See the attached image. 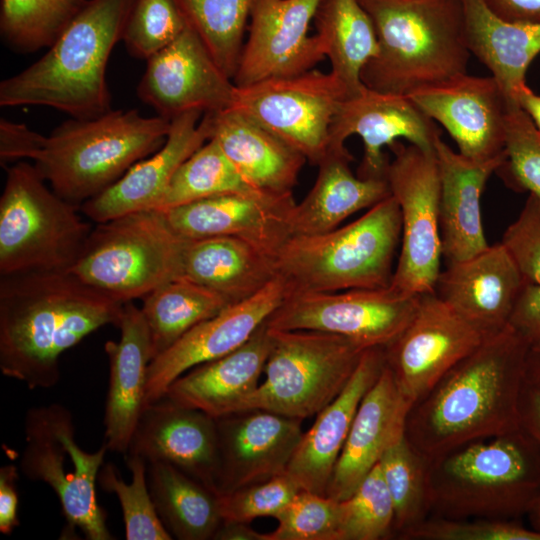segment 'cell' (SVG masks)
I'll return each mask as SVG.
<instances>
[{"instance_id": "cell-22", "label": "cell", "mask_w": 540, "mask_h": 540, "mask_svg": "<svg viewBox=\"0 0 540 540\" xmlns=\"http://www.w3.org/2000/svg\"><path fill=\"white\" fill-rule=\"evenodd\" d=\"M215 419L219 495L284 474L304 433L302 419L266 410L241 411Z\"/></svg>"}, {"instance_id": "cell-46", "label": "cell", "mask_w": 540, "mask_h": 540, "mask_svg": "<svg viewBox=\"0 0 540 540\" xmlns=\"http://www.w3.org/2000/svg\"><path fill=\"white\" fill-rule=\"evenodd\" d=\"M275 519L263 540H339L340 501L301 489Z\"/></svg>"}, {"instance_id": "cell-51", "label": "cell", "mask_w": 540, "mask_h": 540, "mask_svg": "<svg viewBox=\"0 0 540 540\" xmlns=\"http://www.w3.org/2000/svg\"><path fill=\"white\" fill-rule=\"evenodd\" d=\"M509 325L530 345L540 340V283L523 286Z\"/></svg>"}, {"instance_id": "cell-38", "label": "cell", "mask_w": 540, "mask_h": 540, "mask_svg": "<svg viewBox=\"0 0 540 540\" xmlns=\"http://www.w3.org/2000/svg\"><path fill=\"white\" fill-rule=\"evenodd\" d=\"M260 192L242 177L218 143L209 139L176 170L157 209L222 194Z\"/></svg>"}, {"instance_id": "cell-3", "label": "cell", "mask_w": 540, "mask_h": 540, "mask_svg": "<svg viewBox=\"0 0 540 540\" xmlns=\"http://www.w3.org/2000/svg\"><path fill=\"white\" fill-rule=\"evenodd\" d=\"M135 0H89L36 62L0 83V105L46 106L76 119L111 109L106 69Z\"/></svg>"}, {"instance_id": "cell-16", "label": "cell", "mask_w": 540, "mask_h": 540, "mask_svg": "<svg viewBox=\"0 0 540 540\" xmlns=\"http://www.w3.org/2000/svg\"><path fill=\"white\" fill-rule=\"evenodd\" d=\"M237 87L217 65L189 25L178 38L147 60L137 95L163 118L198 110L234 108Z\"/></svg>"}, {"instance_id": "cell-58", "label": "cell", "mask_w": 540, "mask_h": 540, "mask_svg": "<svg viewBox=\"0 0 540 540\" xmlns=\"http://www.w3.org/2000/svg\"><path fill=\"white\" fill-rule=\"evenodd\" d=\"M526 516L528 517L530 528L540 533V492L532 501Z\"/></svg>"}, {"instance_id": "cell-1", "label": "cell", "mask_w": 540, "mask_h": 540, "mask_svg": "<svg viewBox=\"0 0 540 540\" xmlns=\"http://www.w3.org/2000/svg\"><path fill=\"white\" fill-rule=\"evenodd\" d=\"M124 303L69 271L0 276V370L29 389L60 380V357L97 329L119 327Z\"/></svg>"}, {"instance_id": "cell-4", "label": "cell", "mask_w": 540, "mask_h": 540, "mask_svg": "<svg viewBox=\"0 0 540 540\" xmlns=\"http://www.w3.org/2000/svg\"><path fill=\"white\" fill-rule=\"evenodd\" d=\"M378 53L362 69L369 89L409 95L467 73L461 0H359Z\"/></svg>"}, {"instance_id": "cell-40", "label": "cell", "mask_w": 540, "mask_h": 540, "mask_svg": "<svg viewBox=\"0 0 540 540\" xmlns=\"http://www.w3.org/2000/svg\"><path fill=\"white\" fill-rule=\"evenodd\" d=\"M88 1L1 0V37L17 53L48 48Z\"/></svg>"}, {"instance_id": "cell-44", "label": "cell", "mask_w": 540, "mask_h": 540, "mask_svg": "<svg viewBox=\"0 0 540 540\" xmlns=\"http://www.w3.org/2000/svg\"><path fill=\"white\" fill-rule=\"evenodd\" d=\"M188 26L178 0H135L122 40L130 55L147 61Z\"/></svg>"}, {"instance_id": "cell-2", "label": "cell", "mask_w": 540, "mask_h": 540, "mask_svg": "<svg viewBox=\"0 0 540 540\" xmlns=\"http://www.w3.org/2000/svg\"><path fill=\"white\" fill-rule=\"evenodd\" d=\"M530 344L510 325L486 337L411 407L405 436L427 460L520 428Z\"/></svg>"}, {"instance_id": "cell-13", "label": "cell", "mask_w": 540, "mask_h": 540, "mask_svg": "<svg viewBox=\"0 0 540 540\" xmlns=\"http://www.w3.org/2000/svg\"><path fill=\"white\" fill-rule=\"evenodd\" d=\"M420 298L392 286L290 294L266 324L271 329L341 335L365 349L385 348L409 324Z\"/></svg>"}, {"instance_id": "cell-21", "label": "cell", "mask_w": 540, "mask_h": 540, "mask_svg": "<svg viewBox=\"0 0 540 540\" xmlns=\"http://www.w3.org/2000/svg\"><path fill=\"white\" fill-rule=\"evenodd\" d=\"M291 194L231 193L163 210L170 226L187 239L231 236L274 258L292 236Z\"/></svg>"}, {"instance_id": "cell-52", "label": "cell", "mask_w": 540, "mask_h": 540, "mask_svg": "<svg viewBox=\"0 0 540 540\" xmlns=\"http://www.w3.org/2000/svg\"><path fill=\"white\" fill-rule=\"evenodd\" d=\"M18 469L14 464L0 468V532L11 534L20 525L18 517Z\"/></svg>"}, {"instance_id": "cell-7", "label": "cell", "mask_w": 540, "mask_h": 540, "mask_svg": "<svg viewBox=\"0 0 540 540\" xmlns=\"http://www.w3.org/2000/svg\"><path fill=\"white\" fill-rule=\"evenodd\" d=\"M171 122L138 110H111L57 126L33 165L50 188L78 206L114 184L133 164L165 143Z\"/></svg>"}, {"instance_id": "cell-29", "label": "cell", "mask_w": 540, "mask_h": 540, "mask_svg": "<svg viewBox=\"0 0 540 540\" xmlns=\"http://www.w3.org/2000/svg\"><path fill=\"white\" fill-rule=\"evenodd\" d=\"M434 151L440 177L442 255L452 263L489 246L484 233L481 198L489 178L502 165L506 154L488 161L472 160L453 150L440 137L435 141Z\"/></svg>"}, {"instance_id": "cell-33", "label": "cell", "mask_w": 540, "mask_h": 540, "mask_svg": "<svg viewBox=\"0 0 540 540\" xmlns=\"http://www.w3.org/2000/svg\"><path fill=\"white\" fill-rule=\"evenodd\" d=\"M461 2L469 52L490 70L509 103H517L527 86V70L540 53V23L505 20L483 0Z\"/></svg>"}, {"instance_id": "cell-6", "label": "cell", "mask_w": 540, "mask_h": 540, "mask_svg": "<svg viewBox=\"0 0 540 540\" xmlns=\"http://www.w3.org/2000/svg\"><path fill=\"white\" fill-rule=\"evenodd\" d=\"M401 212L390 195L358 219L316 235H293L274 256L288 294L384 288L401 241Z\"/></svg>"}, {"instance_id": "cell-10", "label": "cell", "mask_w": 540, "mask_h": 540, "mask_svg": "<svg viewBox=\"0 0 540 540\" xmlns=\"http://www.w3.org/2000/svg\"><path fill=\"white\" fill-rule=\"evenodd\" d=\"M269 331L265 378L229 414L259 409L302 420L316 415L343 390L366 350L327 332Z\"/></svg>"}, {"instance_id": "cell-56", "label": "cell", "mask_w": 540, "mask_h": 540, "mask_svg": "<svg viewBox=\"0 0 540 540\" xmlns=\"http://www.w3.org/2000/svg\"><path fill=\"white\" fill-rule=\"evenodd\" d=\"M517 103L540 131V95L527 85L517 96Z\"/></svg>"}, {"instance_id": "cell-42", "label": "cell", "mask_w": 540, "mask_h": 540, "mask_svg": "<svg viewBox=\"0 0 540 540\" xmlns=\"http://www.w3.org/2000/svg\"><path fill=\"white\" fill-rule=\"evenodd\" d=\"M131 482L126 483L118 468L111 462L103 464L99 475L100 487L114 493L120 503L127 540H171L172 536L160 520L147 482V462L140 456L126 454Z\"/></svg>"}, {"instance_id": "cell-9", "label": "cell", "mask_w": 540, "mask_h": 540, "mask_svg": "<svg viewBox=\"0 0 540 540\" xmlns=\"http://www.w3.org/2000/svg\"><path fill=\"white\" fill-rule=\"evenodd\" d=\"M187 240L163 210L129 213L97 223L69 272L123 303L142 299L181 277Z\"/></svg>"}, {"instance_id": "cell-34", "label": "cell", "mask_w": 540, "mask_h": 540, "mask_svg": "<svg viewBox=\"0 0 540 540\" xmlns=\"http://www.w3.org/2000/svg\"><path fill=\"white\" fill-rule=\"evenodd\" d=\"M277 276L273 257L236 237L188 239L183 252L181 277L231 304L254 296Z\"/></svg>"}, {"instance_id": "cell-26", "label": "cell", "mask_w": 540, "mask_h": 540, "mask_svg": "<svg viewBox=\"0 0 540 540\" xmlns=\"http://www.w3.org/2000/svg\"><path fill=\"white\" fill-rule=\"evenodd\" d=\"M413 403L386 365L362 398L326 495L341 501L353 494L383 453L405 435Z\"/></svg>"}, {"instance_id": "cell-18", "label": "cell", "mask_w": 540, "mask_h": 540, "mask_svg": "<svg viewBox=\"0 0 540 540\" xmlns=\"http://www.w3.org/2000/svg\"><path fill=\"white\" fill-rule=\"evenodd\" d=\"M358 135L364 153L357 169L361 178L386 179L389 158L384 152L401 139L434 150L440 137L435 122L407 95L382 93L366 86L338 106L329 129L328 147H341Z\"/></svg>"}, {"instance_id": "cell-49", "label": "cell", "mask_w": 540, "mask_h": 540, "mask_svg": "<svg viewBox=\"0 0 540 540\" xmlns=\"http://www.w3.org/2000/svg\"><path fill=\"white\" fill-rule=\"evenodd\" d=\"M500 242L517 265L524 283H540V197L528 195Z\"/></svg>"}, {"instance_id": "cell-53", "label": "cell", "mask_w": 540, "mask_h": 540, "mask_svg": "<svg viewBox=\"0 0 540 540\" xmlns=\"http://www.w3.org/2000/svg\"><path fill=\"white\" fill-rule=\"evenodd\" d=\"M497 16L514 22L540 23V0H483Z\"/></svg>"}, {"instance_id": "cell-32", "label": "cell", "mask_w": 540, "mask_h": 540, "mask_svg": "<svg viewBox=\"0 0 540 540\" xmlns=\"http://www.w3.org/2000/svg\"><path fill=\"white\" fill-rule=\"evenodd\" d=\"M346 148L328 147L317 164L316 180L291 216L293 235H316L334 230L348 217L369 209L391 195L386 179L361 178L350 168Z\"/></svg>"}, {"instance_id": "cell-36", "label": "cell", "mask_w": 540, "mask_h": 540, "mask_svg": "<svg viewBox=\"0 0 540 540\" xmlns=\"http://www.w3.org/2000/svg\"><path fill=\"white\" fill-rule=\"evenodd\" d=\"M331 73L344 85L347 97L359 94L364 66L378 53L373 22L359 0H319L313 18Z\"/></svg>"}, {"instance_id": "cell-27", "label": "cell", "mask_w": 540, "mask_h": 540, "mask_svg": "<svg viewBox=\"0 0 540 540\" xmlns=\"http://www.w3.org/2000/svg\"><path fill=\"white\" fill-rule=\"evenodd\" d=\"M384 366V347L366 349L346 386L303 433L286 471L300 489L326 495L359 404Z\"/></svg>"}, {"instance_id": "cell-12", "label": "cell", "mask_w": 540, "mask_h": 540, "mask_svg": "<svg viewBox=\"0 0 540 540\" xmlns=\"http://www.w3.org/2000/svg\"><path fill=\"white\" fill-rule=\"evenodd\" d=\"M386 180L401 212V241L390 286L412 295L434 292L441 272L440 177L434 150L395 142Z\"/></svg>"}, {"instance_id": "cell-35", "label": "cell", "mask_w": 540, "mask_h": 540, "mask_svg": "<svg viewBox=\"0 0 540 540\" xmlns=\"http://www.w3.org/2000/svg\"><path fill=\"white\" fill-rule=\"evenodd\" d=\"M147 482L157 514L172 538L213 540L223 521L220 495L161 461L147 463Z\"/></svg>"}, {"instance_id": "cell-24", "label": "cell", "mask_w": 540, "mask_h": 540, "mask_svg": "<svg viewBox=\"0 0 540 540\" xmlns=\"http://www.w3.org/2000/svg\"><path fill=\"white\" fill-rule=\"evenodd\" d=\"M163 146L133 164L114 184L83 203L81 212L97 223L157 209L179 166L210 139L209 115L198 110L170 120Z\"/></svg>"}, {"instance_id": "cell-5", "label": "cell", "mask_w": 540, "mask_h": 540, "mask_svg": "<svg viewBox=\"0 0 540 540\" xmlns=\"http://www.w3.org/2000/svg\"><path fill=\"white\" fill-rule=\"evenodd\" d=\"M430 516L518 519L540 492V446L521 427L428 464Z\"/></svg>"}, {"instance_id": "cell-55", "label": "cell", "mask_w": 540, "mask_h": 540, "mask_svg": "<svg viewBox=\"0 0 540 540\" xmlns=\"http://www.w3.org/2000/svg\"><path fill=\"white\" fill-rule=\"evenodd\" d=\"M263 533L254 530L250 523L222 521L213 540H263Z\"/></svg>"}, {"instance_id": "cell-25", "label": "cell", "mask_w": 540, "mask_h": 540, "mask_svg": "<svg viewBox=\"0 0 540 540\" xmlns=\"http://www.w3.org/2000/svg\"><path fill=\"white\" fill-rule=\"evenodd\" d=\"M522 275L499 242L441 270L434 293L484 337L509 325L520 292Z\"/></svg>"}, {"instance_id": "cell-37", "label": "cell", "mask_w": 540, "mask_h": 540, "mask_svg": "<svg viewBox=\"0 0 540 540\" xmlns=\"http://www.w3.org/2000/svg\"><path fill=\"white\" fill-rule=\"evenodd\" d=\"M142 300L140 309L149 329L153 358L231 305L224 296L182 277L154 289Z\"/></svg>"}, {"instance_id": "cell-50", "label": "cell", "mask_w": 540, "mask_h": 540, "mask_svg": "<svg viewBox=\"0 0 540 540\" xmlns=\"http://www.w3.org/2000/svg\"><path fill=\"white\" fill-rule=\"evenodd\" d=\"M46 136L23 123L0 120V162L2 166L21 159L34 160L43 149Z\"/></svg>"}, {"instance_id": "cell-41", "label": "cell", "mask_w": 540, "mask_h": 540, "mask_svg": "<svg viewBox=\"0 0 540 540\" xmlns=\"http://www.w3.org/2000/svg\"><path fill=\"white\" fill-rule=\"evenodd\" d=\"M189 25L231 79L244 45L252 0H178Z\"/></svg>"}, {"instance_id": "cell-28", "label": "cell", "mask_w": 540, "mask_h": 540, "mask_svg": "<svg viewBox=\"0 0 540 540\" xmlns=\"http://www.w3.org/2000/svg\"><path fill=\"white\" fill-rule=\"evenodd\" d=\"M119 341L108 340L109 384L104 414V444L126 454L145 408L148 367L153 358L148 326L132 301L125 302Z\"/></svg>"}, {"instance_id": "cell-47", "label": "cell", "mask_w": 540, "mask_h": 540, "mask_svg": "<svg viewBox=\"0 0 540 540\" xmlns=\"http://www.w3.org/2000/svg\"><path fill=\"white\" fill-rule=\"evenodd\" d=\"M405 540H540V533L516 519H449L429 516L411 528Z\"/></svg>"}, {"instance_id": "cell-54", "label": "cell", "mask_w": 540, "mask_h": 540, "mask_svg": "<svg viewBox=\"0 0 540 540\" xmlns=\"http://www.w3.org/2000/svg\"><path fill=\"white\" fill-rule=\"evenodd\" d=\"M520 427L540 446V389L525 382L520 406Z\"/></svg>"}, {"instance_id": "cell-39", "label": "cell", "mask_w": 540, "mask_h": 540, "mask_svg": "<svg viewBox=\"0 0 540 540\" xmlns=\"http://www.w3.org/2000/svg\"><path fill=\"white\" fill-rule=\"evenodd\" d=\"M378 463L394 505V535L400 538L430 516L429 460L404 435Z\"/></svg>"}, {"instance_id": "cell-23", "label": "cell", "mask_w": 540, "mask_h": 540, "mask_svg": "<svg viewBox=\"0 0 540 540\" xmlns=\"http://www.w3.org/2000/svg\"><path fill=\"white\" fill-rule=\"evenodd\" d=\"M126 454L172 464L219 495L217 423L204 411L167 398L146 405Z\"/></svg>"}, {"instance_id": "cell-19", "label": "cell", "mask_w": 540, "mask_h": 540, "mask_svg": "<svg viewBox=\"0 0 540 540\" xmlns=\"http://www.w3.org/2000/svg\"><path fill=\"white\" fill-rule=\"evenodd\" d=\"M287 294L286 283L277 276L254 296L231 304L199 323L153 358L148 367L145 406L161 400L169 386L191 368L242 346Z\"/></svg>"}, {"instance_id": "cell-30", "label": "cell", "mask_w": 540, "mask_h": 540, "mask_svg": "<svg viewBox=\"0 0 540 540\" xmlns=\"http://www.w3.org/2000/svg\"><path fill=\"white\" fill-rule=\"evenodd\" d=\"M207 114L210 139L250 185L271 194L293 193L304 155L236 108Z\"/></svg>"}, {"instance_id": "cell-43", "label": "cell", "mask_w": 540, "mask_h": 540, "mask_svg": "<svg viewBox=\"0 0 540 540\" xmlns=\"http://www.w3.org/2000/svg\"><path fill=\"white\" fill-rule=\"evenodd\" d=\"M394 505L377 463L351 496L340 501L339 540L394 536Z\"/></svg>"}, {"instance_id": "cell-20", "label": "cell", "mask_w": 540, "mask_h": 540, "mask_svg": "<svg viewBox=\"0 0 540 540\" xmlns=\"http://www.w3.org/2000/svg\"><path fill=\"white\" fill-rule=\"evenodd\" d=\"M407 96L449 133L460 154L476 161L505 155L509 101L493 76L465 73Z\"/></svg>"}, {"instance_id": "cell-11", "label": "cell", "mask_w": 540, "mask_h": 540, "mask_svg": "<svg viewBox=\"0 0 540 540\" xmlns=\"http://www.w3.org/2000/svg\"><path fill=\"white\" fill-rule=\"evenodd\" d=\"M20 470L29 480L47 484L56 494L70 531L88 540H111L107 514L96 498L98 475L108 448L87 452L76 440L71 411L51 403L28 409Z\"/></svg>"}, {"instance_id": "cell-31", "label": "cell", "mask_w": 540, "mask_h": 540, "mask_svg": "<svg viewBox=\"0 0 540 540\" xmlns=\"http://www.w3.org/2000/svg\"><path fill=\"white\" fill-rule=\"evenodd\" d=\"M271 349L266 321L236 350L197 365L178 377L163 398L218 418L253 392Z\"/></svg>"}, {"instance_id": "cell-57", "label": "cell", "mask_w": 540, "mask_h": 540, "mask_svg": "<svg viewBox=\"0 0 540 540\" xmlns=\"http://www.w3.org/2000/svg\"><path fill=\"white\" fill-rule=\"evenodd\" d=\"M525 382L540 389V340L529 346L526 357Z\"/></svg>"}, {"instance_id": "cell-45", "label": "cell", "mask_w": 540, "mask_h": 540, "mask_svg": "<svg viewBox=\"0 0 540 540\" xmlns=\"http://www.w3.org/2000/svg\"><path fill=\"white\" fill-rule=\"evenodd\" d=\"M505 154L496 172L510 187L540 197V131L517 103L506 112Z\"/></svg>"}, {"instance_id": "cell-14", "label": "cell", "mask_w": 540, "mask_h": 540, "mask_svg": "<svg viewBox=\"0 0 540 540\" xmlns=\"http://www.w3.org/2000/svg\"><path fill=\"white\" fill-rule=\"evenodd\" d=\"M346 97L335 75L311 69L237 87L234 108L317 165L328 148L333 116Z\"/></svg>"}, {"instance_id": "cell-48", "label": "cell", "mask_w": 540, "mask_h": 540, "mask_svg": "<svg viewBox=\"0 0 540 540\" xmlns=\"http://www.w3.org/2000/svg\"><path fill=\"white\" fill-rule=\"evenodd\" d=\"M300 490L298 484L285 472L220 495L222 519L251 523L258 517L275 518Z\"/></svg>"}, {"instance_id": "cell-15", "label": "cell", "mask_w": 540, "mask_h": 540, "mask_svg": "<svg viewBox=\"0 0 540 540\" xmlns=\"http://www.w3.org/2000/svg\"><path fill=\"white\" fill-rule=\"evenodd\" d=\"M485 338L434 292L423 294L409 324L384 348L386 365L414 404Z\"/></svg>"}, {"instance_id": "cell-17", "label": "cell", "mask_w": 540, "mask_h": 540, "mask_svg": "<svg viewBox=\"0 0 540 540\" xmlns=\"http://www.w3.org/2000/svg\"><path fill=\"white\" fill-rule=\"evenodd\" d=\"M319 0H252L248 37L232 79L236 87L294 76L325 57L319 36L308 35Z\"/></svg>"}, {"instance_id": "cell-8", "label": "cell", "mask_w": 540, "mask_h": 540, "mask_svg": "<svg viewBox=\"0 0 540 540\" xmlns=\"http://www.w3.org/2000/svg\"><path fill=\"white\" fill-rule=\"evenodd\" d=\"M0 197V276L69 271L91 225L80 208L57 195L33 164L6 168Z\"/></svg>"}]
</instances>
